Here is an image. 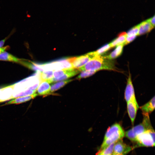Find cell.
I'll return each instance as SVG.
<instances>
[{"label":"cell","instance_id":"d6986e66","mask_svg":"<svg viewBox=\"0 0 155 155\" xmlns=\"http://www.w3.org/2000/svg\"><path fill=\"white\" fill-rule=\"evenodd\" d=\"M116 142L112 143L101 150L99 151L98 153H99L100 155H112Z\"/></svg>","mask_w":155,"mask_h":155},{"label":"cell","instance_id":"7402d4cb","mask_svg":"<svg viewBox=\"0 0 155 155\" xmlns=\"http://www.w3.org/2000/svg\"><path fill=\"white\" fill-rule=\"evenodd\" d=\"M97 71H93L85 70L83 71L78 76L76 79L79 80L82 78L90 77L94 74Z\"/></svg>","mask_w":155,"mask_h":155},{"label":"cell","instance_id":"f1b7e54d","mask_svg":"<svg viewBox=\"0 0 155 155\" xmlns=\"http://www.w3.org/2000/svg\"><path fill=\"white\" fill-rule=\"evenodd\" d=\"M112 155H125L124 154H112Z\"/></svg>","mask_w":155,"mask_h":155},{"label":"cell","instance_id":"ac0fdd59","mask_svg":"<svg viewBox=\"0 0 155 155\" xmlns=\"http://www.w3.org/2000/svg\"><path fill=\"white\" fill-rule=\"evenodd\" d=\"M72 81L73 80L71 79L59 82L53 84L51 86L50 93L59 90Z\"/></svg>","mask_w":155,"mask_h":155},{"label":"cell","instance_id":"3957f363","mask_svg":"<svg viewBox=\"0 0 155 155\" xmlns=\"http://www.w3.org/2000/svg\"><path fill=\"white\" fill-rule=\"evenodd\" d=\"M142 122L127 131L125 136L130 140L135 142L137 137L146 131L153 129L151 124L149 115L144 114Z\"/></svg>","mask_w":155,"mask_h":155},{"label":"cell","instance_id":"d4e9b609","mask_svg":"<svg viewBox=\"0 0 155 155\" xmlns=\"http://www.w3.org/2000/svg\"><path fill=\"white\" fill-rule=\"evenodd\" d=\"M136 36H127L126 40L123 43L124 45H127L133 40L136 37Z\"/></svg>","mask_w":155,"mask_h":155},{"label":"cell","instance_id":"277c9868","mask_svg":"<svg viewBox=\"0 0 155 155\" xmlns=\"http://www.w3.org/2000/svg\"><path fill=\"white\" fill-rule=\"evenodd\" d=\"M136 142L138 146L152 147L155 146V132L153 129L146 131L138 135Z\"/></svg>","mask_w":155,"mask_h":155},{"label":"cell","instance_id":"9c48e42d","mask_svg":"<svg viewBox=\"0 0 155 155\" xmlns=\"http://www.w3.org/2000/svg\"><path fill=\"white\" fill-rule=\"evenodd\" d=\"M0 60L18 63L24 66L27 61L26 60L18 58L5 51L0 54Z\"/></svg>","mask_w":155,"mask_h":155},{"label":"cell","instance_id":"f546056e","mask_svg":"<svg viewBox=\"0 0 155 155\" xmlns=\"http://www.w3.org/2000/svg\"><path fill=\"white\" fill-rule=\"evenodd\" d=\"M97 155H100V154L99 153H97Z\"/></svg>","mask_w":155,"mask_h":155},{"label":"cell","instance_id":"52a82bcc","mask_svg":"<svg viewBox=\"0 0 155 155\" xmlns=\"http://www.w3.org/2000/svg\"><path fill=\"white\" fill-rule=\"evenodd\" d=\"M132 148L123 143L121 140L116 142L115 145L113 154H124L126 155L132 150Z\"/></svg>","mask_w":155,"mask_h":155},{"label":"cell","instance_id":"ba28073f","mask_svg":"<svg viewBox=\"0 0 155 155\" xmlns=\"http://www.w3.org/2000/svg\"><path fill=\"white\" fill-rule=\"evenodd\" d=\"M135 91L130 73L127 80V84L124 93V98L126 101L128 102L133 96H135Z\"/></svg>","mask_w":155,"mask_h":155},{"label":"cell","instance_id":"83f0119b","mask_svg":"<svg viewBox=\"0 0 155 155\" xmlns=\"http://www.w3.org/2000/svg\"><path fill=\"white\" fill-rule=\"evenodd\" d=\"M6 39V38H5L4 39L0 41V48L2 47L4 44L5 41Z\"/></svg>","mask_w":155,"mask_h":155},{"label":"cell","instance_id":"7c38bea8","mask_svg":"<svg viewBox=\"0 0 155 155\" xmlns=\"http://www.w3.org/2000/svg\"><path fill=\"white\" fill-rule=\"evenodd\" d=\"M49 84L48 80L41 82L37 90L38 94L45 96L50 94L51 86Z\"/></svg>","mask_w":155,"mask_h":155},{"label":"cell","instance_id":"2e32d148","mask_svg":"<svg viewBox=\"0 0 155 155\" xmlns=\"http://www.w3.org/2000/svg\"><path fill=\"white\" fill-rule=\"evenodd\" d=\"M127 37V33L125 32H123L119 34L117 37L110 43L111 48L124 43L126 40Z\"/></svg>","mask_w":155,"mask_h":155},{"label":"cell","instance_id":"4316f807","mask_svg":"<svg viewBox=\"0 0 155 155\" xmlns=\"http://www.w3.org/2000/svg\"><path fill=\"white\" fill-rule=\"evenodd\" d=\"M9 46H7L3 47L0 48V54L5 51V50L8 49L9 48Z\"/></svg>","mask_w":155,"mask_h":155},{"label":"cell","instance_id":"5bb4252c","mask_svg":"<svg viewBox=\"0 0 155 155\" xmlns=\"http://www.w3.org/2000/svg\"><path fill=\"white\" fill-rule=\"evenodd\" d=\"M155 107V96L149 101L140 107L143 114H148L152 112Z\"/></svg>","mask_w":155,"mask_h":155},{"label":"cell","instance_id":"7a4b0ae2","mask_svg":"<svg viewBox=\"0 0 155 155\" xmlns=\"http://www.w3.org/2000/svg\"><path fill=\"white\" fill-rule=\"evenodd\" d=\"M125 132L121 125L115 123L107 129L99 151H101L111 144L121 140L125 135Z\"/></svg>","mask_w":155,"mask_h":155},{"label":"cell","instance_id":"9a60e30c","mask_svg":"<svg viewBox=\"0 0 155 155\" xmlns=\"http://www.w3.org/2000/svg\"><path fill=\"white\" fill-rule=\"evenodd\" d=\"M124 44H123L117 46L115 49L109 55L104 56V57L110 60L115 59L122 54Z\"/></svg>","mask_w":155,"mask_h":155},{"label":"cell","instance_id":"5b68a950","mask_svg":"<svg viewBox=\"0 0 155 155\" xmlns=\"http://www.w3.org/2000/svg\"><path fill=\"white\" fill-rule=\"evenodd\" d=\"M95 56L94 52H92L78 57H70L69 59L73 68L78 69L84 65Z\"/></svg>","mask_w":155,"mask_h":155},{"label":"cell","instance_id":"30bf717a","mask_svg":"<svg viewBox=\"0 0 155 155\" xmlns=\"http://www.w3.org/2000/svg\"><path fill=\"white\" fill-rule=\"evenodd\" d=\"M13 88L12 85L0 89V102L12 98Z\"/></svg>","mask_w":155,"mask_h":155},{"label":"cell","instance_id":"484cf974","mask_svg":"<svg viewBox=\"0 0 155 155\" xmlns=\"http://www.w3.org/2000/svg\"><path fill=\"white\" fill-rule=\"evenodd\" d=\"M154 27L155 26V16L147 20Z\"/></svg>","mask_w":155,"mask_h":155},{"label":"cell","instance_id":"e0dca14e","mask_svg":"<svg viewBox=\"0 0 155 155\" xmlns=\"http://www.w3.org/2000/svg\"><path fill=\"white\" fill-rule=\"evenodd\" d=\"M37 95L38 94L36 93L29 96L18 97L10 101L6 104H18L25 102L35 98Z\"/></svg>","mask_w":155,"mask_h":155},{"label":"cell","instance_id":"8992f818","mask_svg":"<svg viewBox=\"0 0 155 155\" xmlns=\"http://www.w3.org/2000/svg\"><path fill=\"white\" fill-rule=\"evenodd\" d=\"M139 106L135 96L127 102V113L131 123L133 125Z\"/></svg>","mask_w":155,"mask_h":155},{"label":"cell","instance_id":"44dd1931","mask_svg":"<svg viewBox=\"0 0 155 155\" xmlns=\"http://www.w3.org/2000/svg\"><path fill=\"white\" fill-rule=\"evenodd\" d=\"M111 47L110 43L106 44L95 51H94L95 55H102V54L109 50Z\"/></svg>","mask_w":155,"mask_h":155},{"label":"cell","instance_id":"603a6c76","mask_svg":"<svg viewBox=\"0 0 155 155\" xmlns=\"http://www.w3.org/2000/svg\"><path fill=\"white\" fill-rule=\"evenodd\" d=\"M70 69H63L55 71L53 72L54 78H58L61 77L67 73L69 70Z\"/></svg>","mask_w":155,"mask_h":155},{"label":"cell","instance_id":"ffe728a7","mask_svg":"<svg viewBox=\"0 0 155 155\" xmlns=\"http://www.w3.org/2000/svg\"><path fill=\"white\" fill-rule=\"evenodd\" d=\"M53 72L52 71H43L40 72L39 78L41 82L49 80L53 78Z\"/></svg>","mask_w":155,"mask_h":155},{"label":"cell","instance_id":"4fadbf2b","mask_svg":"<svg viewBox=\"0 0 155 155\" xmlns=\"http://www.w3.org/2000/svg\"><path fill=\"white\" fill-rule=\"evenodd\" d=\"M139 27L138 35L140 36L150 32L154 27L148 21L146 20L138 24Z\"/></svg>","mask_w":155,"mask_h":155},{"label":"cell","instance_id":"cb8c5ba5","mask_svg":"<svg viewBox=\"0 0 155 155\" xmlns=\"http://www.w3.org/2000/svg\"><path fill=\"white\" fill-rule=\"evenodd\" d=\"M139 30L138 24L135 26L130 29L126 33L127 36L138 35Z\"/></svg>","mask_w":155,"mask_h":155},{"label":"cell","instance_id":"6da1fadb","mask_svg":"<svg viewBox=\"0 0 155 155\" xmlns=\"http://www.w3.org/2000/svg\"><path fill=\"white\" fill-rule=\"evenodd\" d=\"M80 71L85 70L98 71L102 70L118 71L112 60L102 55H95L83 66L78 69Z\"/></svg>","mask_w":155,"mask_h":155},{"label":"cell","instance_id":"8fae6325","mask_svg":"<svg viewBox=\"0 0 155 155\" xmlns=\"http://www.w3.org/2000/svg\"><path fill=\"white\" fill-rule=\"evenodd\" d=\"M80 71L78 69L73 68H70L69 70L67 73L61 77L58 78H53L47 80L49 83H51L66 80L78 74Z\"/></svg>","mask_w":155,"mask_h":155}]
</instances>
